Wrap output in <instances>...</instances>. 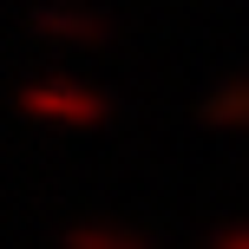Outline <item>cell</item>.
<instances>
[{"mask_svg":"<svg viewBox=\"0 0 249 249\" xmlns=\"http://www.w3.org/2000/svg\"><path fill=\"white\" fill-rule=\"evenodd\" d=\"M20 112L39 118V124H59V131H92V124L112 118V99L86 79H66V72H46L20 92Z\"/></svg>","mask_w":249,"mask_h":249,"instance_id":"1","label":"cell"},{"mask_svg":"<svg viewBox=\"0 0 249 249\" xmlns=\"http://www.w3.org/2000/svg\"><path fill=\"white\" fill-rule=\"evenodd\" d=\"M26 33L39 46H59V53H105L112 46V20L99 7H86V0H33Z\"/></svg>","mask_w":249,"mask_h":249,"instance_id":"2","label":"cell"},{"mask_svg":"<svg viewBox=\"0 0 249 249\" xmlns=\"http://www.w3.org/2000/svg\"><path fill=\"white\" fill-rule=\"evenodd\" d=\"M59 249H151V236L131 223H112V216H79L59 230Z\"/></svg>","mask_w":249,"mask_h":249,"instance_id":"3","label":"cell"},{"mask_svg":"<svg viewBox=\"0 0 249 249\" xmlns=\"http://www.w3.org/2000/svg\"><path fill=\"white\" fill-rule=\"evenodd\" d=\"M203 249H249V216L243 223H223V230H210V243Z\"/></svg>","mask_w":249,"mask_h":249,"instance_id":"4","label":"cell"}]
</instances>
